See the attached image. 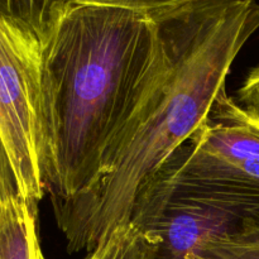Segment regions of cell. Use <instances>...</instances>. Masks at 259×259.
I'll return each mask as SVG.
<instances>
[{"mask_svg":"<svg viewBox=\"0 0 259 259\" xmlns=\"http://www.w3.org/2000/svg\"><path fill=\"white\" fill-rule=\"evenodd\" d=\"M148 15L163 46L158 73L95 184L53 205L68 253L90 252L129 223L142 187L227 94L235 58L259 29L258 0H194Z\"/></svg>","mask_w":259,"mask_h":259,"instance_id":"1","label":"cell"},{"mask_svg":"<svg viewBox=\"0 0 259 259\" xmlns=\"http://www.w3.org/2000/svg\"><path fill=\"white\" fill-rule=\"evenodd\" d=\"M162 60L146 13L66 3L40 47L42 171L53 205L100 177Z\"/></svg>","mask_w":259,"mask_h":259,"instance_id":"2","label":"cell"},{"mask_svg":"<svg viewBox=\"0 0 259 259\" xmlns=\"http://www.w3.org/2000/svg\"><path fill=\"white\" fill-rule=\"evenodd\" d=\"M259 220V196L181 184L156 172L131 220L157 244L154 259H197L210 243Z\"/></svg>","mask_w":259,"mask_h":259,"instance_id":"3","label":"cell"},{"mask_svg":"<svg viewBox=\"0 0 259 259\" xmlns=\"http://www.w3.org/2000/svg\"><path fill=\"white\" fill-rule=\"evenodd\" d=\"M0 136L25 201L46 194L40 128V46L0 17Z\"/></svg>","mask_w":259,"mask_h":259,"instance_id":"4","label":"cell"},{"mask_svg":"<svg viewBox=\"0 0 259 259\" xmlns=\"http://www.w3.org/2000/svg\"><path fill=\"white\" fill-rule=\"evenodd\" d=\"M37 209L20 195L5 202L0 214V259H46L38 235Z\"/></svg>","mask_w":259,"mask_h":259,"instance_id":"5","label":"cell"},{"mask_svg":"<svg viewBox=\"0 0 259 259\" xmlns=\"http://www.w3.org/2000/svg\"><path fill=\"white\" fill-rule=\"evenodd\" d=\"M65 0H0V17L14 23L42 47Z\"/></svg>","mask_w":259,"mask_h":259,"instance_id":"6","label":"cell"},{"mask_svg":"<svg viewBox=\"0 0 259 259\" xmlns=\"http://www.w3.org/2000/svg\"><path fill=\"white\" fill-rule=\"evenodd\" d=\"M94 252L96 259H154L157 244L129 222L116 227L94 248Z\"/></svg>","mask_w":259,"mask_h":259,"instance_id":"7","label":"cell"},{"mask_svg":"<svg viewBox=\"0 0 259 259\" xmlns=\"http://www.w3.org/2000/svg\"><path fill=\"white\" fill-rule=\"evenodd\" d=\"M197 259H259V220L207 244Z\"/></svg>","mask_w":259,"mask_h":259,"instance_id":"8","label":"cell"},{"mask_svg":"<svg viewBox=\"0 0 259 259\" xmlns=\"http://www.w3.org/2000/svg\"><path fill=\"white\" fill-rule=\"evenodd\" d=\"M65 2L109 5V7L125 8V9L136 10V12H142L146 13V14H149V13L157 12V10L177 7V5L194 2V0H65Z\"/></svg>","mask_w":259,"mask_h":259,"instance_id":"9","label":"cell"},{"mask_svg":"<svg viewBox=\"0 0 259 259\" xmlns=\"http://www.w3.org/2000/svg\"><path fill=\"white\" fill-rule=\"evenodd\" d=\"M18 195L20 194L17 175L4 141L0 136V214L5 202Z\"/></svg>","mask_w":259,"mask_h":259,"instance_id":"10","label":"cell"},{"mask_svg":"<svg viewBox=\"0 0 259 259\" xmlns=\"http://www.w3.org/2000/svg\"><path fill=\"white\" fill-rule=\"evenodd\" d=\"M238 103L259 113V65L252 68L244 82L237 91Z\"/></svg>","mask_w":259,"mask_h":259,"instance_id":"11","label":"cell"},{"mask_svg":"<svg viewBox=\"0 0 259 259\" xmlns=\"http://www.w3.org/2000/svg\"><path fill=\"white\" fill-rule=\"evenodd\" d=\"M83 259H96V254L95 252H94V249L90 250V252H88V254L85 255V258Z\"/></svg>","mask_w":259,"mask_h":259,"instance_id":"12","label":"cell"}]
</instances>
